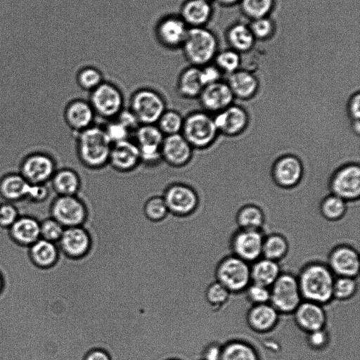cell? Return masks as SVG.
I'll return each instance as SVG.
<instances>
[{
  "instance_id": "obj_39",
  "label": "cell",
  "mask_w": 360,
  "mask_h": 360,
  "mask_svg": "<svg viewBox=\"0 0 360 360\" xmlns=\"http://www.w3.org/2000/svg\"><path fill=\"white\" fill-rule=\"evenodd\" d=\"M321 215L328 221L341 219L347 212V202L331 193L323 198L320 204Z\"/></svg>"
},
{
  "instance_id": "obj_7",
  "label": "cell",
  "mask_w": 360,
  "mask_h": 360,
  "mask_svg": "<svg viewBox=\"0 0 360 360\" xmlns=\"http://www.w3.org/2000/svg\"><path fill=\"white\" fill-rule=\"evenodd\" d=\"M129 108L135 115L140 124H156L167 109L164 96L155 89L141 88L133 92Z\"/></svg>"
},
{
  "instance_id": "obj_54",
  "label": "cell",
  "mask_w": 360,
  "mask_h": 360,
  "mask_svg": "<svg viewBox=\"0 0 360 360\" xmlns=\"http://www.w3.org/2000/svg\"><path fill=\"white\" fill-rule=\"evenodd\" d=\"M222 345L216 340L208 342L202 349L200 360H220Z\"/></svg>"
},
{
  "instance_id": "obj_2",
  "label": "cell",
  "mask_w": 360,
  "mask_h": 360,
  "mask_svg": "<svg viewBox=\"0 0 360 360\" xmlns=\"http://www.w3.org/2000/svg\"><path fill=\"white\" fill-rule=\"evenodd\" d=\"M74 136L76 154L84 167L95 170L108 165L112 143L103 126L94 124Z\"/></svg>"
},
{
  "instance_id": "obj_17",
  "label": "cell",
  "mask_w": 360,
  "mask_h": 360,
  "mask_svg": "<svg viewBox=\"0 0 360 360\" xmlns=\"http://www.w3.org/2000/svg\"><path fill=\"white\" fill-rule=\"evenodd\" d=\"M108 165L122 173L136 169L141 165L139 150L136 142L129 139L112 144Z\"/></svg>"
},
{
  "instance_id": "obj_55",
  "label": "cell",
  "mask_w": 360,
  "mask_h": 360,
  "mask_svg": "<svg viewBox=\"0 0 360 360\" xmlns=\"http://www.w3.org/2000/svg\"><path fill=\"white\" fill-rule=\"evenodd\" d=\"M220 70L217 66L206 65L200 68V78L204 86L220 81Z\"/></svg>"
},
{
  "instance_id": "obj_51",
  "label": "cell",
  "mask_w": 360,
  "mask_h": 360,
  "mask_svg": "<svg viewBox=\"0 0 360 360\" xmlns=\"http://www.w3.org/2000/svg\"><path fill=\"white\" fill-rule=\"evenodd\" d=\"M141 164L154 167L162 162L161 147H139Z\"/></svg>"
},
{
  "instance_id": "obj_10",
  "label": "cell",
  "mask_w": 360,
  "mask_h": 360,
  "mask_svg": "<svg viewBox=\"0 0 360 360\" xmlns=\"http://www.w3.org/2000/svg\"><path fill=\"white\" fill-rule=\"evenodd\" d=\"M88 101L96 116L108 121L124 108V99L122 91L115 84L103 81L90 91Z\"/></svg>"
},
{
  "instance_id": "obj_14",
  "label": "cell",
  "mask_w": 360,
  "mask_h": 360,
  "mask_svg": "<svg viewBox=\"0 0 360 360\" xmlns=\"http://www.w3.org/2000/svg\"><path fill=\"white\" fill-rule=\"evenodd\" d=\"M327 265L335 276L357 278L360 268L359 252L349 245H336L328 255Z\"/></svg>"
},
{
  "instance_id": "obj_59",
  "label": "cell",
  "mask_w": 360,
  "mask_h": 360,
  "mask_svg": "<svg viewBox=\"0 0 360 360\" xmlns=\"http://www.w3.org/2000/svg\"><path fill=\"white\" fill-rule=\"evenodd\" d=\"M2 288H3V279L0 275V292L1 291Z\"/></svg>"
},
{
  "instance_id": "obj_34",
  "label": "cell",
  "mask_w": 360,
  "mask_h": 360,
  "mask_svg": "<svg viewBox=\"0 0 360 360\" xmlns=\"http://www.w3.org/2000/svg\"><path fill=\"white\" fill-rule=\"evenodd\" d=\"M288 250L289 243L284 236L274 233L264 236L262 257L278 262L287 255Z\"/></svg>"
},
{
  "instance_id": "obj_20",
  "label": "cell",
  "mask_w": 360,
  "mask_h": 360,
  "mask_svg": "<svg viewBox=\"0 0 360 360\" xmlns=\"http://www.w3.org/2000/svg\"><path fill=\"white\" fill-rule=\"evenodd\" d=\"M198 98L204 111L217 113L231 105L234 96L227 83L219 81L205 86Z\"/></svg>"
},
{
  "instance_id": "obj_1",
  "label": "cell",
  "mask_w": 360,
  "mask_h": 360,
  "mask_svg": "<svg viewBox=\"0 0 360 360\" xmlns=\"http://www.w3.org/2000/svg\"><path fill=\"white\" fill-rule=\"evenodd\" d=\"M335 278L327 264L318 261L307 263L297 276L302 299L323 306L329 304L333 300Z\"/></svg>"
},
{
  "instance_id": "obj_56",
  "label": "cell",
  "mask_w": 360,
  "mask_h": 360,
  "mask_svg": "<svg viewBox=\"0 0 360 360\" xmlns=\"http://www.w3.org/2000/svg\"><path fill=\"white\" fill-rule=\"evenodd\" d=\"M359 105L360 95L359 92H356L351 96L347 105L348 114L352 122L359 121Z\"/></svg>"
},
{
  "instance_id": "obj_28",
  "label": "cell",
  "mask_w": 360,
  "mask_h": 360,
  "mask_svg": "<svg viewBox=\"0 0 360 360\" xmlns=\"http://www.w3.org/2000/svg\"><path fill=\"white\" fill-rule=\"evenodd\" d=\"M9 230L12 238L24 245L30 246L41 238L40 222L28 216H20Z\"/></svg>"
},
{
  "instance_id": "obj_47",
  "label": "cell",
  "mask_w": 360,
  "mask_h": 360,
  "mask_svg": "<svg viewBox=\"0 0 360 360\" xmlns=\"http://www.w3.org/2000/svg\"><path fill=\"white\" fill-rule=\"evenodd\" d=\"M103 127L112 144L129 139L132 134L124 126L115 119L107 121Z\"/></svg>"
},
{
  "instance_id": "obj_19",
  "label": "cell",
  "mask_w": 360,
  "mask_h": 360,
  "mask_svg": "<svg viewBox=\"0 0 360 360\" xmlns=\"http://www.w3.org/2000/svg\"><path fill=\"white\" fill-rule=\"evenodd\" d=\"M297 327L306 333L325 328L327 316L323 306L302 300L292 313Z\"/></svg>"
},
{
  "instance_id": "obj_26",
  "label": "cell",
  "mask_w": 360,
  "mask_h": 360,
  "mask_svg": "<svg viewBox=\"0 0 360 360\" xmlns=\"http://www.w3.org/2000/svg\"><path fill=\"white\" fill-rule=\"evenodd\" d=\"M49 184L56 195H77L82 181L75 169L63 167L56 171Z\"/></svg>"
},
{
  "instance_id": "obj_24",
  "label": "cell",
  "mask_w": 360,
  "mask_h": 360,
  "mask_svg": "<svg viewBox=\"0 0 360 360\" xmlns=\"http://www.w3.org/2000/svg\"><path fill=\"white\" fill-rule=\"evenodd\" d=\"M32 186L20 174L5 175L0 180V203H16L27 200Z\"/></svg>"
},
{
  "instance_id": "obj_3",
  "label": "cell",
  "mask_w": 360,
  "mask_h": 360,
  "mask_svg": "<svg viewBox=\"0 0 360 360\" xmlns=\"http://www.w3.org/2000/svg\"><path fill=\"white\" fill-rule=\"evenodd\" d=\"M214 278L231 294L244 292L251 283L250 264L233 255L224 257L214 266Z\"/></svg>"
},
{
  "instance_id": "obj_22",
  "label": "cell",
  "mask_w": 360,
  "mask_h": 360,
  "mask_svg": "<svg viewBox=\"0 0 360 360\" xmlns=\"http://www.w3.org/2000/svg\"><path fill=\"white\" fill-rule=\"evenodd\" d=\"M56 243L65 254L72 258L84 256L90 248L89 236L82 226L65 228L61 238Z\"/></svg>"
},
{
  "instance_id": "obj_29",
  "label": "cell",
  "mask_w": 360,
  "mask_h": 360,
  "mask_svg": "<svg viewBox=\"0 0 360 360\" xmlns=\"http://www.w3.org/2000/svg\"><path fill=\"white\" fill-rule=\"evenodd\" d=\"M212 15V7L206 0H188L181 7V18L191 27H202Z\"/></svg>"
},
{
  "instance_id": "obj_30",
  "label": "cell",
  "mask_w": 360,
  "mask_h": 360,
  "mask_svg": "<svg viewBox=\"0 0 360 360\" xmlns=\"http://www.w3.org/2000/svg\"><path fill=\"white\" fill-rule=\"evenodd\" d=\"M281 272L278 262L261 257L250 265L251 283L270 288Z\"/></svg>"
},
{
  "instance_id": "obj_61",
  "label": "cell",
  "mask_w": 360,
  "mask_h": 360,
  "mask_svg": "<svg viewBox=\"0 0 360 360\" xmlns=\"http://www.w3.org/2000/svg\"><path fill=\"white\" fill-rule=\"evenodd\" d=\"M206 1H208V0H206Z\"/></svg>"
},
{
  "instance_id": "obj_57",
  "label": "cell",
  "mask_w": 360,
  "mask_h": 360,
  "mask_svg": "<svg viewBox=\"0 0 360 360\" xmlns=\"http://www.w3.org/2000/svg\"><path fill=\"white\" fill-rule=\"evenodd\" d=\"M83 360H112L110 355L104 350L94 349L84 356Z\"/></svg>"
},
{
  "instance_id": "obj_38",
  "label": "cell",
  "mask_w": 360,
  "mask_h": 360,
  "mask_svg": "<svg viewBox=\"0 0 360 360\" xmlns=\"http://www.w3.org/2000/svg\"><path fill=\"white\" fill-rule=\"evenodd\" d=\"M231 295L224 285L214 280L205 289V299L211 310L217 313L227 304Z\"/></svg>"
},
{
  "instance_id": "obj_60",
  "label": "cell",
  "mask_w": 360,
  "mask_h": 360,
  "mask_svg": "<svg viewBox=\"0 0 360 360\" xmlns=\"http://www.w3.org/2000/svg\"><path fill=\"white\" fill-rule=\"evenodd\" d=\"M167 360H179V359H167Z\"/></svg>"
},
{
  "instance_id": "obj_27",
  "label": "cell",
  "mask_w": 360,
  "mask_h": 360,
  "mask_svg": "<svg viewBox=\"0 0 360 360\" xmlns=\"http://www.w3.org/2000/svg\"><path fill=\"white\" fill-rule=\"evenodd\" d=\"M234 97L249 99L253 97L259 89L257 78L248 70H237L229 74L227 80Z\"/></svg>"
},
{
  "instance_id": "obj_36",
  "label": "cell",
  "mask_w": 360,
  "mask_h": 360,
  "mask_svg": "<svg viewBox=\"0 0 360 360\" xmlns=\"http://www.w3.org/2000/svg\"><path fill=\"white\" fill-rule=\"evenodd\" d=\"M236 223L240 229L261 230L265 216L261 208L255 205H246L237 212Z\"/></svg>"
},
{
  "instance_id": "obj_12",
  "label": "cell",
  "mask_w": 360,
  "mask_h": 360,
  "mask_svg": "<svg viewBox=\"0 0 360 360\" xmlns=\"http://www.w3.org/2000/svg\"><path fill=\"white\" fill-rule=\"evenodd\" d=\"M264 238L262 230L239 229L230 239L232 255L249 264L253 263L262 257Z\"/></svg>"
},
{
  "instance_id": "obj_35",
  "label": "cell",
  "mask_w": 360,
  "mask_h": 360,
  "mask_svg": "<svg viewBox=\"0 0 360 360\" xmlns=\"http://www.w3.org/2000/svg\"><path fill=\"white\" fill-rule=\"evenodd\" d=\"M227 39L233 50L237 52L250 51L255 41L249 26L242 23L235 24L229 29Z\"/></svg>"
},
{
  "instance_id": "obj_49",
  "label": "cell",
  "mask_w": 360,
  "mask_h": 360,
  "mask_svg": "<svg viewBox=\"0 0 360 360\" xmlns=\"http://www.w3.org/2000/svg\"><path fill=\"white\" fill-rule=\"evenodd\" d=\"M249 27L255 39L260 40L269 38L274 31V24L268 17L252 20Z\"/></svg>"
},
{
  "instance_id": "obj_6",
  "label": "cell",
  "mask_w": 360,
  "mask_h": 360,
  "mask_svg": "<svg viewBox=\"0 0 360 360\" xmlns=\"http://www.w3.org/2000/svg\"><path fill=\"white\" fill-rule=\"evenodd\" d=\"M269 290V304L280 314H292L303 300L297 276L289 272H281Z\"/></svg>"
},
{
  "instance_id": "obj_18",
  "label": "cell",
  "mask_w": 360,
  "mask_h": 360,
  "mask_svg": "<svg viewBox=\"0 0 360 360\" xmlns=\"http://www.w3.org/2000/svg\"><path fill=\"white\" fill-rule=\"evenodd\" d=\"M214 123L218 133L229 136L241 134L249 122L246 110L239 105H231L213 116Z\"/></svg>"
},
{
  "instance_id": "obj_8",
  "label": "cell",
  "mask_w": 360,
  "mask_h": 360,
  "mask_svg": "<svg viewBox=\"0 0 360 360\" xmlns=\"http://www.w3.org/2000/svg\"><path fill=\"white\" fill-rule=\"evenodd\" d=\"M162 196L169 214L179 217H189L196 213L200 199L196 191L183 182H173L168 185Z\"/></svg>"
},
{
  "instance_id": "obj_23",
  "label": "cell",
  "mask_w": 360,
  "mask_h": 360,
  "mask_svg": "<svg viewBox=\"0 0 360 360\" xmlns=\"http://www.w3.org/2000/svg\"><path fill=\"white\" fill-rule=\"evenodd\" d=\"M280 314L269 303L252 305L246 314L249 328L258 333H266L276 328Z\"/></svg>"
},
{
  "instance_id": "obj_4",
  "label": "cell",
  "mask_w": 360,
  "mask_h": 360,
  "mask_svg": "<svg viewBox=\"0 0 360 360\" xmlns=\"http://www.w3.org/2000/svg\"><path fill=\"white\" fill-rule=\"evenodd\" d=\"M181 134L193 149L202 150L213 144L219 133L213 116L205 111L195 110L184 117Z\"/></svg>"
},
{
  "instance_id": "obj_46",
  "label": "cell",
  "mask_w": 360,
  "mask_h": 360,
  "mask_svg": "<svg viewBox=\"0 0 360 360\" xmlns=\"http://www.w3.org/2000/svg\"><path fill=\"white\" fill-rule=\"evenodd\" d=\"M65 228L52 217L40 222L41 238L53 243H57L63 233Z\"/></svg>"
},
{
  "instance_id": "obj_33",
  "label": "cell",
  "mask_w": 360,
  "mask_h": 360,
  "mask_svg": "<svg viewBox=\"0 0 360 360\" xmlns=\"http://www.w3.org/2000/svg\"><path fill=\"white\" fill-rule=\"evenodd\" d=\"M220 360H259V355L250 343L233 340L222 345Z\"/></svg>"
},
{
  "instance_id": "obj_21",
  "label": "cell",
  "mask_w": 360,
  "mask_h": 360,
  "mask_svg": "<svg viewBox=\"0 0 360 360\" xmlns=\"http://www.w3.org/2000/svg\"><path fill=\"white\" fill-rule=\"evenodd\" d=\"M303 175V166L295 155H285L275 162L272 176L277 185L283 188H292L300 181Z\"/></svg>"
},
{
  "instance_id": "obj_43",
  "label": "cell",
  "mask_w": 360,
  "mask_h": 360,
  "mask_svg": "<svg viewBox=\"0 0 360 360\" xmlns=\"http://www.w3.org/2000/svg\"><path fill=\"white\" fill-rule=\"evenodd\" d=\"M243 13L252 20L268 17L271 13L274 0H240Z\"/></svg>"
},
{
  "instance_id": "obj_48",
  "label": "cell",
  "mask_w": 360,
  "mask_h": 360,
  "mask_svg": "<svg viewBox=\"0 0 360 360\" xmlns=\"http://www.w3.org/2000/svg\"><path fill=\"white\" fill-rule=\"evenodd\" d=\"M247 300L252 305L269 303V288L254 283L250 284L245 290Z\"/></svg>"
},
{
  "instance_id": "obj_45",
  "label": "cell",
  "mask_w": 360,
  "mask_h": 360,
  "mask_svg": "<svg viewBox=\"0 0 360 360\" xmlns=\"http://www.w3.org/2000/svg\"><path fill=\"white\" fill-rule=\"evenodd\" d=\"M216 66L227 73H232L238 70L240 58L238 52L229 49L221 51L215 56Z\"/></svg>"
},
{
  "instance_id": "obj_15",
  "label": "cell",
  "mask_w": 360,
  "mask_h": 360,
  "mask_svg": "<svg viewBox=\"0 0 360 360\" xmlns=\"http://www.w3.org/2000/svg\"><path fill=\"white\" fill-rule=\"evenodd\" d=\"M194 149L182 134L165 136L161 144L162 161L174 168H181L190 163Z\"/></svg>"
},
{
  "instance_id": "obj_44",
  "label": "cell",
  "mask_w": 360,
  "mask_h": 360,
  "mask_svg": "<svg viewBox=\"0 0 360 360\" xmlns=\"http://www.w3.org/2000/svg\"><path fill=\"white\" fill-rule=\"evenodd\" d=\"M103 82L101 72L93 67L84 68L77 75V83L79 87L89 92L96 89Z\"/></svg>"
},
{
  "instance_id": "obj_52",
  "label": "cell",
  "mask_w": 360,
  "mask_h": 360,
  "mask_svg": "<svg viewBox=\"0 0 360 360\" xmlns=\"http://www.w3.org/2000/svg\"><path fill=\"white\" fill-rule=\"evenodd\" d=\"M330 341L329 334L326 328L307 333V342L309 347L321 350L326 347Z\"/></svg>"
},
{
  "instance_id": "obj_32",
  "label": "cell",
  "mask_w": 360,
  "mask_h": 360,
  "mask_svg": "<svg viewBox=\"0 0 360 360\" xmlns=\"http://www.w3.org/2000/svg\"><path fill=\"white\" fill-rule=\"evenodd\" d=\"M30 254L35 264L41 267H49L58 258V248L56 243L40 238L30 246Z\"/></svg>"
},
{
  "instance_id": "obj_13",
  "label": "cell",
  "mask_w": 360,
  "mask_h": 360,
  "mask_svg": "<svg viewBox=\"0 0 360 360\" xmlns=\"http://www.w3.org/2000/svg\"><path fill=\"white\" fill-rule=\"evenodd\" d=\"M56 170V163L50 155L36 153L25 158L20 174L32 184H44L50 182Z\"/></svg>"
},
{
  "instance_id": "obj_16",
  "label": "cell",
  "mask_w": 360,
  "mask_h": 360,
  "mask_svg": "<svg viewBox=\"0 0 360 360\" xmlns=\"http://www.w3.org/2000/svg\"><path fill=\"white\" fill-rule=\"evenodd\" d=\"M63 117L65 126L75 136L93 125L96 115L88 101L73 98L65 105Z\"/></svg>"
},
{
  "instance_id": "obj_50",
  "label": "cell",
  "mask_w": 360,
  "mask_h": 360,
  "mask_svg": "<svg viewBox=\"0 0 360 360\" xmlns=\"http://www.w3.org/2000/svg\"><path fill=\"white\" fill-rule=\"evenodd\" d=\"M19 217L15 204L9 202L0 203V226L10 228Z\"/></svg>"
},
{
  "instance_id": "obj_5",
  "label": "cell",
  "mask_w": 360,
  "mask_h": 360,
  "mask_svg": "<svg viewBox=\"0 0 360 360\" xmlns=\"http://www.w3.org/2000/svg\"><path fill=\"white\" fill-rule=\"evenodd\" d=\"M181 46L192 65L200 68L207 65L215 57L217 40L215 35L206 28L191 27Z\"/></svg>"
},
{
  "instance_id": "obj_11",
  "label": "cell",
  "mask_w": 360,
  "mask_h": 360,
  "mask_svg": "<svg viewBox=\"0 0 360 360\" xmlns=\"http://www.w3.org/2000/svg\"><path fill=\"white\" fill-rule=\"evenodd\" d=\"M333 194L346 202L358 200L360 195V167L349 163L340 167L333 174L330 181Z\"/></svg>"
},
{
  "instance_id": "obj_40",
  "label": "cell",
  "mask_w": 360,
  "mask_h": 360,
  "mask_svg": "<svg viewBox=\"0 0 360 360\" xmlns=\"http://www.w3.org/2000/svg\"><path fill=\"white\" fill-rule=\"evenodd\" d=\"M141 210L143 216L153 222L162 221L169 214L162 195H153L146 199Z\"/></svg>"
},
{
  "instance_id": "obj_42",
  "label": "cell",
  "mask_w": 360,
  "mask_h": 360,
  "mask_svg": "<svg viewBox=\"0 0 360 360\" xmlns=\"http://www.w3.org/2000/svg\"><path fill=\"white\" fill-rule=\"evenodd\" d=\"M358 288L357 278L335 276L333 287V300H349L356 294Z\"/></svg>"
},
{
  "instance_id": "obj_41",
  "label": "cell",
  "mask_w": 360,
  "mask_h": 360,
  "mask_svg": "<svg viewBox=\"0 0 360 360\" xmlns=\"http://www.w3.org/2000/svg\"><path fill=\"white\" fill-rule=\"evenodd\" d=\"M184 124V117L173 109H166L160 117L156 125L164 136L180 134Z\"/></svg>"
},
{
  "instance_id": "obj_31",
  "label": "cell",
  "mask_w": 360,
  "mask_h": 360,
  "mask_svg": "<svg viewBox=\"0 0 360 360\" xmlns=\"http://www.w3.org/2000/svg\"><path fill=\"white\" fill-rule=\"evenodd\" d=\"M203 87L200 68L192 65L184 69L179 75L176 89L181 97L186 99L198 98Z\"/></svg>"
},
{
  "instance_id": "obj_58",
  "label": "cell",
  "mask_w": 360,
  "mask_h": 360,
  "mask_svg": "<svg viewBox=\"0 0 360 360\" xmlns=\"http://www.w3.org/2000/svg\"><path fill=\"white\" fill-rule=\"evenodd\" d=\"M219 4L224 5V6H231L237 2H238L240 0H217Z\"/></svg>"
},
{
  "instance_id": "obj_25",
  "label": "cell",
  "mask_w": 360,
  "mask_h": 360,
  "mask_svg": "<svg viewBox=\"0 0 360 360\" xmlns=\"http://www.w3.org/2000/svg\"><path fill=\"white\" fill-rule=\"evenodd\" d=\"M188 30L181 18L168 17L158 24L157 36L165 46L176 48L182 46Z\"/></svg>"
},
{
  "instance_id": "obj_9",
  "label": "cell",
  "mask_w": 360,
  "mask_h": 360,
  "mask_svg": "<svg viewBox=\"0 0 360 360\" xmlns=\"http://www.w3.org/2000/svg\"><path fill=\"white\" fill-rule=\"evenodd\" d=\"M51 217L64 228L82 226L89 215V207L77 195H56L50 206Z\"/></svg>"
},
{
  "instance_id": "obj_37",
  "label": "cell",
  "mask_w": 360,
  "mask_h": 360,
  "mask_svg": "<svg viewBox=\"0 0 360 360\" xmlns=\"http://www.w3.org/2000/svg\"><path fill=\"white\" fill-rule=\"evenodd\" d=\"M133 134L139 147H160L165 137L156 124H140Z\"/></svg>"
},
{
  "instance_id": "obj_53",
  "label": "cell",
  "mask_w": 360,
  "mask_h": 360,
  "mask_svg": "<svg viewBox=\"0 0 360 360\" xmlns=\"http://www.w3.org/2000/svg\"><path fill=\"white\" fill-rule=\"evenodd\" d=\"M114 119L124 126L131 134L140 125L136 117L129 108H124Z\"/></svg>"
}]
</instances>
